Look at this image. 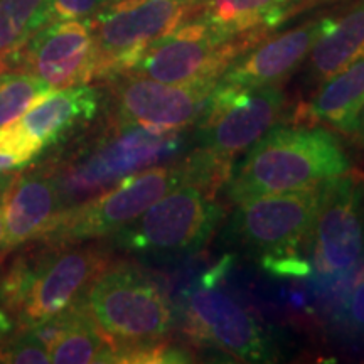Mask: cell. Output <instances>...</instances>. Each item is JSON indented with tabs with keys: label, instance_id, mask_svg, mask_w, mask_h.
<instances>
[{
	"label": "cell",
	"instance_id": "1",
	"mask_svg": "<svg viewBox=\"0 0 364 364\" xmlns=\"http://www.w3.org/2000/svg\"><path fill=\"white\" fill-rule=\"evenodd\" d=\"M351 171L341 140L318 125H277L255 142L225 182L228 201L312 188Z\"/></svg>",
	"mask_w": 364,
	"mask_h": 364
},
{
	"label": "cell",
	"instance_id": "2",
	"mask_svg": "<svg viewBox=\"0 0 364 364\" xmlns=\"http://www.w3.org/2000/svg\"><path fill=\"white\" fill-rule=\"evenodd\" d=\"M34 243L0 272V309L17 327L36 326L63 312L110 265V252L98 245Z\"/></svg>",
	"mask_w": 364,
	"mask_h": 364
},
{
	"label": "cell",
	"instance_id": "3",
	"mask_svg": "<svg viewBox=\"0 0 364 364\" xmlns=\"http://www.w3.org/2000/svg\"><path fill=\"white\" fill-rule=\"evenodd\" d=\"M181 132L159 134L113 122L108 130L70 156L46 161L56 179L65 209L88 201L125 177L176 157L184 147Z\"/></svg>",
	"mask_w": 364,
	"mask_h": 364
},
{
	"label": "cell",
	"instance_id": "4",
	"mask_svg": "<svg viewBox=\"0 0 364 364\" xmlns=\"http://www.w3.org/2000/svg\"><path fill=\"white\" fill-rule=\"evenodd\" d=\"M81 300L112 349L164 341L176 324L174 306L164 285L132 263H110Z\"/></svg>",
	"mask_w": 364,
	"mask_h": 364
},
{
	"label": "cell",
	"instance_id": "5",
	"mask_svg": "<svg viewBox=\"0 0 364 364\" xmlns=\"http://www.w3.org/2000/svg\"><path fill=\"white\" fill-rule=\"evenodd\" d=\"M182 182H194L188 159L135 172L88 201L65 209L38 241L63 247L113 236Z\"/></svg>",
	"mask_w": 364,
	"mask_h": 364
},
{
	"label": "cell",
	"instance_id": "6",
	"mask_svg": "<svg viewBox=\"0 0 364 364\" xmlns=\"http://www.w3.org/2000/svg\"><path fill=\"white\" fill-rule=\"evenodd\" d=\"M225 211L216 193L198 182H182L122 228L115 247L145 257H181L208 243Z\"/></svg>",
	"mask_w": 364,
	"mask_h": 364
},
{
	"label": "cell",
	"instance_id": "7",
	"mask_svg": "<svg viewBox=\"0 0 364 364\" xmlns=\"http://www.w3.org/2000/svg\"><path fill=\"white\" fill-rule=\"evenodd\" d=\"M230 258L208 270L182 302L184 331L194 343L215 348L245 363L277 361L272 332L243 304L220 287Z\"/></svg>",
	"mask_w": 364,
	"mask_h": 364
},
{
	"label": "cell",
	"instance_id": "8",
	"mask_svg": "<svg viewBox=\"0 0 364 364\" xmlns=\"http://www.w3.org/2000/svg\"><path fill=\"white\" fill-rule=\"evenodd\" d=\"M193 0H117L90 17L97 48L95 78L129 73L154 41L189 19Z\"/></svg>",
	"mask_w": 364,
	"mask_h": 364
},
{
	"label": "cell",
	"instance_id": "9",
	"mask_svg": "<svg viewBox=\"0 0 364 364\" xmlns=\"http://www.w3.org/2000/svg\"><path fill=\"white\" fill-rule=\"evenodd\" d=\"M324 186L267 194L236 204L226 226V236L248 250L262 263L279 258L300 257L299 250L309 243Z\"/></svg>",
	"mask_w": 364,
	"mask_h": 364
},
{
	"label": "cell",
	"instance_id": "10",
	"mask_svg": "<svg viewBox=\"0 0 364 364\" xmlns=\"http://www.w3.org/2000/svg\"><path fill=\"white\" fill-rule=\"evenodd\" d=\"M284 107L280 86L236 88L218 83L199 118L196 150L231 172L235 159L275 125Z\"/></svg>",
	"mask_w": 364,
	"mask_h": 364
},
{
	"label": "cell",
	"instance_id": "11",
	"mask_svg": "<svg viewBox=\"0 0 364 364\" xmlns=\"http://www.w3.org/2000/svg\"><path fill=\"white\" fill-rule=\"evenodd\" d=\"M309 248L312 270L324 279H343L364 262V179L348 171L327 181Z\"/></svg>",
	"mask_w": 364,
	"mask_h": 364
},
{
	"label": "cell",
	"instance_id": "12",
	"mask_svg": "<svg viewBox=\"0 0 364 364\" xmlns=\"http://www.w3.org/2000/svg\"><path fill=\"white\" fill-rule=\"evenodd\" d=\"M260 41L258 38L228 41L203 22L191 19L154 41L129 73L171 85L220 80L240 54Z\"/></svg>",
	"mask_w": 364,
	"mask_h": 364
},
{
	"label": "cell",
	"instance_id": "13",
	"mask_svg": "<svg viewBox=\"0 0 364 364\" xmlns=\"http://www.w3.org/2000/svg\"><path fill=\"white\" fill-rule=\"evenodd\" d=\"M218 81L201 80L171 85L124 73L117 76L113 86V122L139 125L159 134L181 132L203 117Z\"/></svg>",
	"mask_w": 364,
	"mask_h": 364
},
{
	"label": "cell",
	"instance_id": "14",
	"mask_svg": "<svg viewBox=\"0 0 364 364\" xmlns=\"http://www.w3.org/2000/svg\"><path fill=\"white\" fill-rule=\"evenodd\" d=\"M97 48L90 19L53 21L29 39L14 68L33 73L51 90L95 78Z\"/></svg>",
	"mask_w": 364,
	"mask_h": 364
},
{
	"label": "cell",
	"instance_id": "15",
	"mask_svg": "<svg viewBox=\"0 0 364 364\" xmlns=\"http://www.w3.org/2000/svg\"><path fill=\"white\" fill-rule=\"evenodd\" d=\"M332 21L329 16L316 17L294 29L262 39L226 68L218 83L236 88L280 86L306 61L317 39Z\"/></svg>",
	"mask_w": 364,
	"mask_h": 364
},
{
	"label": "cell",
	"instance_id": "16",
	"mask_svg": "<svg viewBox=\"0 0 364 364\" xmlns=\"http://www.w3.org/2000/svg\"><path fill=\"white\" fill-rule=\"evenodd\" d=\"M7 252L44 238L65 211L56 179L48 164L12 174L4 191Z\"/></svg>",
	"mask_w": 364,
	"mask_h": 364
},
{
	"label": "cell",
	"instance_id": "17",
	"mask_svg": "<svg viewBox=\"0 0 364 364\" xmlns=\"http://www.w3.org/2000/svg\"><path fill=\"white\" fill-rule=\"evenodd\" d=\"M314 0H193L188 21H199L228 41L265 39L270 31L299 12L312 9Z\"/></svg>",
	"mask_w": 364,
	"mask_h": 364
},
{
	"label": "cell",
	"instance_id": "18",
	"mask_svg": "<svg viewBox=\"0 0 364 364\" xmlns=\"http://www.w3.org/2000/svg\"><path fill=\"white\" fill-rule=\"evenodd\" d=\"M102 93L88 83L54 90L19 118L22 127L41 147L63 142L98 115Z\"/></svg>",
	"mask_w": 364,
	"mask_h": 364
},
{
	"label": "cell",
	"instance_id": "19",
	"mask_svg": "<svg viewBox=\"0 0 364 364\" xmlns=\"http://www.w3.org/2000/svg\"><path fill=\"white\" fill-rule=\"evenodd\" d=\"M361 56H364V0L339 16H332L329 27L306 59V80L311 85H321Z\"/></svg>",
	"mask_w": 364,
	"mask_h": 364
},
{
	"label": "cell",
	"instance_id": "20",
	"mask_svg": "<svg viewBox=\"0 0 364 364\" xmlns=\"http://www.w3.org/2000/svg\"><path fill=\"white\" fill-rule=\"evenodd\" d=\"M364 100V56L317 85L316 93L300 107L297 118L312 125L334 129L351 120Z\"/></svg>",
	"mask_w": 364,
	"mask_h": 364
},
{
	"label": "cell",
	"instance_id": "21",
	"mask_svg": "<svg viewBox=\"0 0 364 364\" xmlns=\"http://www.w3.org/2000/svg\"><path fill=\"white\" fill-rule=\"evenodd\" d=\"M53 21V0H0V71L14 68L29 39Z\"/></svg>",
	"mask_w": 364,
	"mask_h": 364
},
{
	"label": "cell",
	"instance_id": "22",
	"mask_svg": "<svg viewBox=\"0 0 364 364\" xmlns=\"http://www.w3.org/2000/svg\"><path fill=\"white\" fill-rule=\"evenodd\" d=\"M110 344L86 312L83 300L78 299L73 309V318L61 339L49 351L51 363L56 364H88L107 363Z\"/></svg>",
	"mask_w": 364,
	"mask_h": 364
},
{
	"label": "cell",
	"instance_id": "23",
	"mask_svg": "<svg viewBox=\"0 0 364 364\" xmlns=\"http://www.w3.org/2000/svg\"><path fill=\"white\" fill-rule=\"evenodd\" d=\"M51 91L44 81L22 68L0 71V127L21 118Z\"/></svg>",
	"mask_w": 364,
	"mask_h": 364
},
{
	"label": "cell",
	"instance_id": "24",
	"mask_svg": "<svg viewBox=\"0 0 364 364\" xmlns=\"http://www.w3.org/2000/svg\"><path fill=\"white\" fill-rule=\"evenodd\" d=\"M0 363L48 364L51 358L29 327H17L11 334L0 338Z\"/></svg>",
	"mask_w": 364,
	"mask_h": 364
},
{
	"label": "cell",
	"instance_id": "25",
	"mask_svg": "<svg viewBox=\"0 0 364 364\" xmlns=\"http://www.w3.org/2000/svg\"><path fill=\"white\" fill-rule=\"evenodd\" d=\"M41 152H43V147L22 127L19 118L0 127V154L16 159L21 166H26L34 161Z\"/></svg>",
	"mask_w": 364,
	"mask_h": 364
},
{
	"label": "cell",
	"instance_id": "26",
	"mask_svg": "<svg viewBox=\"0 0 364 364\" xmlns=\"http://www.w3.org/2000/svg\"><path fill=\"white\" fill-rule=\"evenodd\" d=\"M339 318L346 331L354 336H364V273L346 295Z\"/></svg>",
	"mask_w": 364,
	"mask_h": 364
},
{
	"label": "cell",
	"instance_id": "27",
	"mask_svg": "<svg viewBox=\"0 0 364 364\" xmlns=\"http://www.w3.org/2000/svg\"><path fill=\"white\" fill-rule=\"evenodd\" d=\"M113 0H53L54 21L90 19Z\"/></svg>",
	"mask_w": 364,
	"mask_h": 364
},
{
	"label": "cell",
	"instance_id": "28",
	"mask_svg": "<svg viewBox=\"0 0 364 364\" xmlns=\"http://www.w3.org/2000/svg\"><path fill=\"white\" fill-rule=\"evenodd\" d=\"M341 132L354 136V139H358L359 142L364 145V100H363V103L359 105L356 113L351 117V120H349L348 124L341 129Z\"/></svg>",
	"mask_w": 364,
	"mask_h": 364
},
{
	"label": "cell",
	"instance_id": "29",
	"mask_svg": "<svg viewBox=\"0 0 364 364\" xmlns=\"http://www.w3.org/2000/svg\"><path fill=\"white\" fill-rule=\"evenodd\" d=\"M12 174L9 172H4L0 174V260L9 253L6 247V226H4V211H2V201H4V191H6V186L9 179H11Z\"/></svg>",
	"mask_w": 364,
	"mask_h": 364
},
{
	"label": "cell",
	"instance_id": "30",
	"mask_svg": "<svg viewBox=\"0 0 364 364\" xmlns=\"http://www.w3.org/2000/svg\"><path fill=\"white\" fill-rule=\"evenodd\" d=\"M17 167H22V166L16 161V159L0 154V174H4V172H11L12 169H17Z\"/></svg>",
	"mask_w": 364,
	"mask_h": 364
},
{
	"label": "cell",
	"instance_id": "31",
	"mask_svg": "<svg viewBox=\"0 0 364 364\" xmlns=\"http://www.w3.org/2000/svg\"><path fill=\"white\" fill-rule=\"evenodd\" d=\"M336 2H346V0H314L312 7H316V6H326V4H336Z\"/></svg>",
	"mask_w": 364,
	"mask_h": 364
},
{
	"label": "cell",
	"instance_id": "32",
	"mask_svg": "<svg viewBox=\"0 0 364 364\" xmlns=\"http://www.w3.org/2000/svg\"><path fill=\"white\" fill-rule=\"evenodd\" d=\"M113 2H117V0H113Z\"/></svg>",
	"mask_w": 364,
	"mask_h": 364
}]
</instances>
